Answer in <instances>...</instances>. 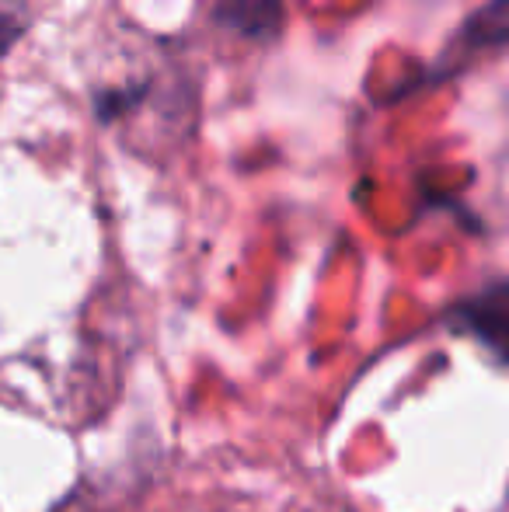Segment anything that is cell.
I'll return each mask as SVG.
<instances>
[{"label":"cell","mask_w":509,"mask_h":512,"mask_svg":"<svg viewBox=\"0 0 509 512\" xmlns=\"http://www.w3.org/2000/svg\"><path fill=\"white\" fill-rule=\"evenodd\" d=\"M213 21L241 39L269 42L283 32L286 7L283 0H217Z\"/></svg>","instance_id":"3957f363"},{"label":"cell","mask_w":509,"mask_h":512,"mask_svg":"<svg viewBox=\"0 0 509 512\" xmlns=\"http://www.w3.org/2000/svg\"><path fill=\"white\" fill-rule=\"evenodd\" d=\"M447 317L450 328L478 338L492 356L509 366V279L489 283L485 290L457 300Z\"/></svg>","instance_id":"7a4b0ae2"},{"label":"cell","mask_w":509,"mask_h":512,"mask_svg":"<svg viewBox=\"0 0 509 512\" xmlns=\"http://www.w3.org/2000/svg\"><path fill=\"white\" fill-rule=\"evenodd\" d=\"M25 35V21L21 14H14L11 7L0 4V56H7L14 49V42Z\"/></svg>","instance_id":"5b68a950"},{"label":"cell","mask_w":509,"mask_h":512,"mask_svg":"<svg viewBox=\"0 0 509 512\" xmlns=\"http://www.w3.org/2000/svg\"><path fill=\"white\" fill-rule=\"evenodd\" d=\"M143 95H147V84H140V88H123V91H102V95H98V102H95L98 119H102V122L119 119V115H126Z\"/></svg>","instance_id":"277c9868"},{"label":"cell","mask_w":509,"mask_h":512,"mask_svg":"<svg viewBox=\"0 0 509 512\" xmlns=\"http://www.w3.org/2000/svg\"><path fill=\"white\" fill-rule=\"evenodd\" d=\"M509 46V0H489L478 11H471L464 18V25L454 32L450 46L436 56L433 70H426V77H419L415 84H408L405 91H398L394 98L408 95V91L429 88V84H443L457 74L461 67H468L475 56L482 53H496V49Z\"/></svg>","instance_id":"6da1fadb"}]
</instances>
